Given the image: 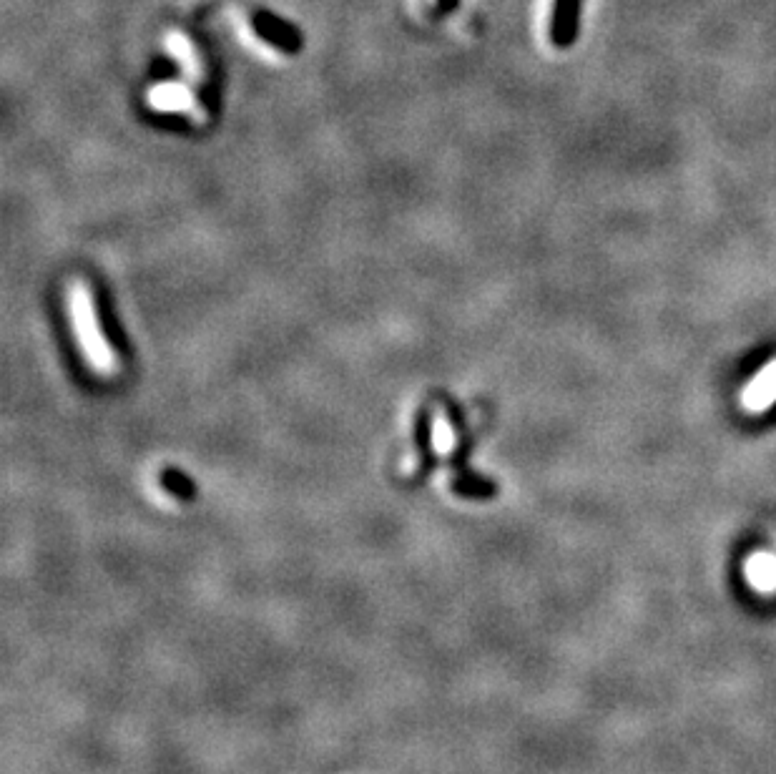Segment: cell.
Wrapping results in <instances>:
<instances>
[{"label": "cell", "mask_w": 776, "mask_h": 774, "mask_svg": "<svg viewBox=\"0 0 776 774\" xmlns=\"http://www.w3.org/2000/svg\"><path fill=\"white\" fill-rule=\"evenodd\" d=\"M463 425L450 405H440L430 423V448L442 458H460L463 455Z\"/></svg>", "instance_id": "cell-2"}, {"label": "cell", "mask_w": 776, "mask_h": 774, "mask_svg": "<svg viewBox=\"0 0 776 774\" xmlns=\"http://www.w3.org/2000/svg\"><path fill=\"white\" fill-rule=\"evenodd\" d=\"M161 486H164L169 493H174L176 498H181V501L194 498V486H191V480L186 478V475L176 473V470H164V475H161Z\"/></svg>", "instance_id": "cell-7"}, {"label": "cell", "mask_w": 776, "mask_h": 774, "mask_svg": "<svg viewBox=\"0 0 776 774\" xmlns=\"http://www.w3.org/2000/svg\"><path fill=\"white\" fill-rule=\"evenodd\" d=\"M453 491L458 493V496H468V498L493 496V488H490V483H485V480H480V478H473V475H463V478H455L453 480Z\"/></svg>", "instance_id": "cell-6"}, {"label": "cell", "mask_w": 776, "mask_h": 774, "mask_svg": "<svg viewBox=\"0 0 776 774\" xmlns=\"http://www.w3.org/2000/svg\"><path fill=\"white\" fill-rule=\"evenodd\" d=\"M573 13H576V0H556V13H553V38L558 43H566L573 31Z\"/></svg>", "instance_id": "cell-5"}, {"label": "cell", "mask_w": 776, "mask_h": 774, "mask_svg": "<svg viewBox=\"0 0 776 774\" xmlns=\"http://www.w3.org/2000/svg\"><path fill=\"white\" fill-rule=\"evenodd\" d=\"M437 6H440L442 13H450L455 6H458V0H437Z\"/></svg>", "instance_id": "cell-8"}, {"label": "cell", "mask_w": 776, "mask_h": 774, "mask_svg": "<svg viewBox=\"0 0 776 774\" xmlns=\"http://www.w3.org/2000/svg\"><path fill=\"white\" fill-rule=\"evenodd\" d=\"M252 28L254 33H257L259 38H264V41L269 43V46H274L277 51L282 53H299L302 51V33L297 31V28L292 26V23H287L284 18L274 16L272 11H257L252 16Z\"/></svg>", "instance_id": "cell-3"}, {"label": "cell", "mask_w": 776, "mask_h": 774, "mask_svg": "<svg viewBox=\"0 0 776 774\" xmlns=\"http://www.w3.org/2000/svg\"><path fill=\"white\" fill-rule=\"evenodd\" d=\"M71 322L76 332L78 350L88 360V365L98 375H116L124 367V355L119 352L114 335H111V322H108L103 302L98 300V292L91 282L76 279L71 287Z\"/></svg>", "instance_id": "cell-1"}, {"label": "cell", "mask_w": 776, "mask_h": 774, "mask_svg": "<svg viewBox=\"0 0 776 774\" xmlns=\"http://www.w3.org/2000/svg\"><path fill=\"white\" fill-rule=\"evenodd\" d=\"M741 403L749 413H764L776 403V360H771L741 395Z\"/></svg>", "instance_id": "cell-4"}]
</instances>
